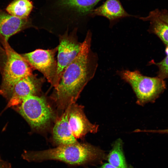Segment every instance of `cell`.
Segmentation results:
<instances>
[{
	"instance_id": "10",
	"label": "cell",
	"mask_w": 168,
	"mask_h": 168,
	"mask_svg": "<svg viewBox=\"0 0 168 168\" xmlns=\"http://www.w3.org/2000/svg\"><path fill=\"white\" fill-rule=\"evenodd\" d=\"M32 26L29 19L15 17L0 8V41H7L12 36Z\"/></svg>"
},
{
	"instance_id": "16",
	"label": "cell",
	"mask_w": 168,
	"mask_h": 168,
	"mask_svg": "<svg viewBox=\"0 0 168 168\" xmlns=\"http://www.w3.org/2000/svg\"><path fill=\"white\" fill-rule=\"evenodd\" d=\"M123 143L119 139L113 145L112 149L107 156L109 163L118 168H128L123 151Z\"/></svg>"
},
{
	"instance_id": "21",
	"label": "cell",
	"mask_w": 168,
	"mask_h": 168,
	"mask_svg": "<svg viewBox=\"0 0 168 168\" xmlns=\"http://www.w3.org/2000/svg\"><path fill=\"white\" fill-rule=\"evenodd\" d=\"M99 168H118L109 163L104 164Z\"/></svg>"
},
{
	"instance_id": "14",
	"label": "cell",
	"mask_w": 168,
	"mask_h": 168,
	"mask_svg": "<svg viewBox=\"0 0 168 168\" xmlns=\"http://www.w3.org/2000/svg\"><path fill=\"white\" fill-rule=\"evenodd\" d=\"M101 0H59L60 6L75 11L81 15L90 14Z\"/></svg>"
},
{
	"instance_id": "11",
	"label": "cell",
	"mask_w": 168,
	"mask_h": 168,
	"mask_svg": "<svg viewBox=\"0 0 168 168\" xmlns=\"http://www.w3.org/2000/svg\"><path fill=\"white\" fill-rule=\"evenodd\" d=\"M91 16H100L108 19L113 24L121 18L135 16L125 10L119 0H106L102 4L94 9L90 13Z\"/></svg>"
},
{
	"instance_id": "18",
	"label": "cell",
	"mask_w": 168,
	"mask_h": 168,
	"mask_svg": "<svg viewBox=\"0 0 168 168\" xmlns=\"http://www.w3.org/2000/svg\"><path fill=\"white\" fill-rule=\"evenodd\" d=\"M150 12L160 20L168 24V10L156 9Z\"/></svg>"
},
{
	"instance_id": "3",
	"label": "cell",
	"mask_w": 168,
	"mask_h": 168,
	"mask_svg": "<svg viewBox=\"0 0 168 168\" xmlns=\"http://www.w3.org/2000/svg\"><path fill=\"white\" fill-rule=\"evenodd\" d=\"M32 69L7 41H0V71L2 76L1 94L10 97L15 85L22 79L32 74Z\"/></svg>"
},
{
	"instance_id": "20",
	"label": "cell",
	"mask_w": 168,
	"mask_h": 168,
	"mask_svg": "<svg viewBox=\"0 0 168 168\" xmlns=\"http://www.w3.org/2000/svg\"><path fill=\"white\" fill-rule=\"evenodd\" d=\"M0 168H12L10 163L1 158L0 156Z\"/></svg>"
},
{
	"instance_id": "13",
	"label": "cell",
	"mask_w": 168,
	"mask_h": 168,
	"mask_svg": "<svg viewBox=\"0 0 168 168\" xmlns=\"http://www.w3.org/2000/svg\"><path fill=\"white\" fill-rule=\"evenodd\" d=\"M138 18L143 21H149L150 25L148 31L157 36L166 46H168V24L160 20L150 12L145 17Z\"/></svg>"
},
{
	"instance_id": "19",
	"label": "cell",
	"mask_w": 168,
	"mask_h": 168,
	"mask_svg": "<svg viewBox=\"0 0 168 168\" xmlns=\"http://www.w3.org/2000/svg\"><path fill=\"white\" fill-rule=\"evenodd\" d=\"M138 132H146L151 133H168V128L158 130H141L140 129L138 130Z\"/></svg>"
},
{
	"instance_id": "5",
	"label": "cell",
	"mask_w": 168,
	"mask_h": 168,
	"mask_svg": "<svg viewBox=\"0 0 168 168\" xmlns=\"http://www.w3.org/2000/svg\"><path fill=\"white\" fill-rule=\"evenodd\" d=\"M19 112L33 129L44 130L53 119V110L43 97L29 95L23 100Z\"/></svg>"
},
{
	"instance_id": "1",
	"label": "cell",
	"mask_w": 168,
	"mask_h": 168,
	"mask_svg": "<svg viewBox=\"0 0 168 168\" xmlns=\"http://www.w3.org/2000/svg\"><path fill=\"white\" fill-rule=\"evenodd\" d=\"M92 34L88 31L81 50L63 72L51 97L58 108L65 110L75 103L85 86L94 77L98 58L91 49Z\"/></svg>"
},
{
	"instance_id": "15",
	"label": "cell",
	"mask_w": 168,
	"mask_h": 168,
	"mask_svg": "<svg viewBox=\"0 0 168 168\" xmlns=\"http://www.w3.org/2000/svg\"><path fill=\"white\" fill-rule=\"evenodd\" d=\"M30 0H14L6 8L7 12L15 17L26 19L28 17L33 8Z\"/></svg>"
},
{
	"instance_id": "9",
	"label": "cell",
	"mask_w": 168,
	"mask_h": 168,
	"mask_svg": "<svg viewBox=\"0 0 168 168\" xmlns=\"http://www.w3.org/2000/svg\"><path fill=\"white\" fill-rule=\"evenodd\" d=\"M44 81L33 74L19 81L14 86L7 108L21 104L29 95H35L40 89Z\"/></svg>"
},
{
	"instance_id": "17",
	"label": "cell",
	"mask_w": 168,
	"mask_h": 168,
	"mask_svg": "<svg viewBox=\"0 0 168 168\" xmlns=\"http://www.w3.org/2000/svg\"><path fill=\"white\" fill-rule=\"evenodd\" d=\"M157 66L159 70L157 72V77L164 80L168 78V55L159 62L153 63Z\"/></svg>"
},
{
	"instance_id": "12",
	"label": "cell",
	"mask_w": 168,
	"mask_h": 168,
	"mask_svg": "<svg viewBox=\"0 0 168 168\" xmlns=\"http://www.w3.org/2000/svg\"><path fill=\"white\" fill-rule=\"evenodd\" d=\"M52 140L54 143L58 146L69 145L77 142L70 128L68 108L56 120L53 129Z\"/></svg>"
},
{
	"instance_id": "7",
	"label": "cell",
	"mask_w": 168,
	"mask_h": 168,
	"mask_svg": "<svg viewBox=\"0 0 168 168\" xmlns=\"http://www.w3.org/2000/svg\"><path fill=\"white\" fill-rule=\"evenodd\" d=\"M74 30L68 33V31L59 36L58 46L57 70L54 87L58 86L61 77L66 67L73 60L79 52L82 43L78 41Z\"/></svg>"
},
{
	"instance_id": "8",
	"label": "cell",
	"mask_w": 168,
	"mask_h": 168,
	"mask_svg": "<svg viewBox=\"0 0 168 168\" xmlns=\"http://www.w3.org/2000/svg\"><path fill=\"white\" fill-rule=\"evenodd\" d=\"M67 108L70 128L76 139L82 138L88 133L97 132L99 125L89 120L84 112V106L74 103Z\"/></svg>"
},
{
	"instance_id": "2",
	"label": "cell",
	"mask_w": 168,
	"mask_h": 168,
	"mask_svg": "<svg viewBox=\"0 0 168 168\" xmlns=\"http://www.w3.org/2000/svg\"><path fill=\"white\" fill-rule=\"evenodd\" d=\"M22 158L29 162L55 160L75 165H80L102 161L105 158L104 152L90 144L77 142L43 151H24Z\"/></svg>"
},
{
	"instance_id": "22",
	"label": "cell",
	"mask_w": 168,
	"mask_h": 168,
	"mask_svg": "<svg viewBox=\"0 0 168 168\" xmlns=\"http://www.w3.org/2000/svg\"><path fill=\"white\" fill-rule=\"evenodd\" d=\"M165 52L167 54V55H168V46H166Z\"/></svg>"
},
{
	"instance_id": "6",
	"label": "cell",
	"mask_w": 168,
	"mask_h": 168,
	"mask_svg": "<svg viewBox=\"0 0 168 168\" xmlns=\"http://www.w3.org/2000/svg\"><path fill=\"white\" fill-rule=\"evenodd\" d=\"M58 46L47 50L38 49L21 54L33 69L40 72L54 87L57 70V62L55 55Z\"/></svg>"
},
{
	"instance_id": "4",
	"label": "cell",
	"mask_w": 168,
	"mask_h": 168,
	"mask_svg": "<svg viewBox=\"0 0 168 168\" xmlns=\"http://www.w3.org/2000/svg\"><path fill=\"white\" fill-rule=\"evenodd\" d=\"M117 73L131 86L136 96V103L140 106L154 102L166 88L164 80L143 75L137 70H122Z\"/></svg>"
}]
</instances>
